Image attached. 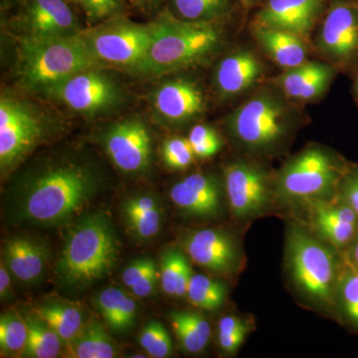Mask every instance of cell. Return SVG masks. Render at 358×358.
<instances>
[{"mask_svg": "<svg viewBox=\"0 0 358 358\" xmlns=\"http://www.w3.org/2000/svg\"><path fill=\"white\" fill-rule=\"evenodd\" d=\"M265 0H237L239 6L242 7V9L245 11L251 10V9L255 8V7L262 4Z\"/></svg>", "mask_w": 358, "mask_h": 358, "instance_id": "obj_45", "label": "cell"}, {"mask_svg": "<svg viewBox=\"0 0 358 358\" xmlns=\"http://www.w3.org/2000/svg\"><path fill=\"white\" fill-rule=\"evenodd\" d=\"M27 343L22 357L31 358H55L62 350L64 341L48 324L38 317H27Z\"/></svg>", "mask_w": 358, "mask_h": 358, "instance_id": "obj_31", "label": "cell"}, {"mask_svg": "<svg viewBox=\"0 0 358 358\" xmlns=\"http://www.w3.org/2000/svg\"><path fill=\"white\" fill-rule=\"evenodd\" d=\"M11 3V0H1V4L2 7H6L7 6H9V4Z\"/></svg>", "mask_w": 358, "mask_h": 358, "instance_id": "obj_48", "label": "cell"}, {"mask_svg": "<svg viewBox=\"0 0 358 358\" xmlns=\"http://www.w3.org/2000/svg\"><path fill=\"white\" fill-rule=\"evenodd\" d=\"M227 289L222 282L206 275L193 274L188 286V300L195 307L214 310L222 307Z\"/></svg>", "mask_w": 358, "mask_h": 358, "instance_id": "obj_32", "label": "cell"}, {"mask_svg": "<svg viewBox=\"0 0 358 358\" xmlns=\"http://www.w3.org/2000/svg\"><path fill=\"white\" fill-rule=\"evenodd\" d=\"M92 55L102 66L136 73L152 39V25L140 24L122 16L82 31Z\"/></svg>", "mask_w": 358, "mask_h": 358, "instance_id": "obj_8", "label": "cell"}, {"mask_svg": "<svg viewBox=\"0 0 358 358\" xmlns=\"http://www.w3.org/2000/svg\"><path fill=\"white\" fill-rule=\"evenodd\" d=\"M317 47L329 63L350 68L358 61V0H333L317 36Z\"/></svg>", "mask_w": 358, "mask_h": 358, "instance_id": "obj_11", "label": "cell"}, {"mask_svg": "<svg viewBox=\"0 0 358 358\" xmlns=\"http://www.w3.org/2000/svg\"><path fill=\"white\" fill-rule=\"evenodd\" d=\"M159 275L157 263L152 258L143 257L127 266L122 274V280L129 289Z\"/></svg>", "mask_w": 358, "mask_h": 358, "instance_id": "obj_39", "label": "cell"}, {"mask_svg": "<svg viewBox=\"0 0 358 358\" xmlns=\"http://www.w3.org/2000/svg\"><path fill=\"white\" fill-rule=\"evenodd\" d=\"M336 73L338 68L331 63L307 60L292 69L284 70L272 84L291 102H313L326 93Z\"/></svg>", "mask_w": 358, "mask_h": 358, "instance_id": "obj_19", "label": "cell"}, {"mask_svg": "<svg viewBox=\"0 0 358 358\" xmlns=\"http://www.w3.org/2000/svg\"><path fill=\"white\" fill-rule=\"evenodd\" d=\"M171 13L176 17L197 22H220L232 10L231 0H169Z\"/></svg>", "mask_w": 358, "mask_h": 358, "instance_id": "obj_30", "label": "cell"}, {"mask_svg": "<svg viewBox=\"0 0 358 358\" xmlns=\"http://www.w3.org/2000/svg\"><path fill=\"white\" fill-rule=\"evenodd\" d=\"M162 159L169 169L182 171L192 166L195 154L189 140L182 136L167 138L162 147Z\"/></svg>", "mask_w": 358, "mask_h": 358, "instance_id": "obj_36", "label": "cell"}, {"mask_svg": "<svg viewBox=\"0 0 358 358\" xmlns=\"http://www.w3.org/2000/svg\"><path fill=\"white\" fill-rule=\"evenodd\" d=\"M171 326L185 352L199 353L208 345L211 327L201 315L188 310H178L169 315Z\"/></svg>", "mask_w": 358, "mask_h": 358, "instance_id": "obj_27", "label": "cell"}, {"mask_svg": "<svg viewBox=\"0 0 358 358\" xmlns=\"http://www.w3.org/2000/svg\"><path fill=\"white\" fill-rule=\"evenodd\" d=\"M339 187L341 199L345 200L358 216V169H346Z\"/></svg>", "mask_w": 358, "mask_h": 358, "instance_id": "obj_40", "label": "cell"}, {"mask_svg": "<svg viewBox=\"0 0 358 358\" xmlns=\"http://www.w3.org/2000/svg\"><path fill=\"white\" fill-rule=\"evenodd\" d=\"M150 25L152 39L138 74L157 76L202 64L224 42L220 22L186 21L164 11Z\"/></svg>", "mask_w": 358, "mask_h": 358, "instance_id": "obj_2", "label": "cell"}, {"mask_svg": "<svg viewBox=\"0 0 358 358\" xmlns=\"http://www.w3.org/2000/svg\"><path fill=\"white\" fill-rule=\"evenodd\" d=\"M157 117L171 126L195 121L206 110V98L199 85L186 78H176L160 85L152 96Z\"/></svg>", "mask_w": 358, "mask_h": 358, "instance_id": "obj_15", "label": "cell"}, {"mask_svg": "<svg viewBox=\"0 0 358 358\" xmlns=\"http://www.w3.org/2000/svg\"><path fill=\"white\" fill-rule=\"evenodd\" d=\"M171 199L188 215L213 217L221 211L222 192L217 179L210 174L193 173L171 187Z\"/></svg>", "mask_w": 358, "mask_h": 358, "instance_id": "obj_20", "label": "cell"}, {"mask_svg": "<svg viewBox=\"0 0 358 358\" xmlns=\"http://www.w3.org/2000/svg\"><path fill=\"white\" fill-rule=\"evenodd\" d=\"M131 6L143 13H152L159 8L164 0H126Z\"/></svg>", "mask_w": 358, "mask_h": 358, "instance_id": "obj_44", "label": "cell"}, {"mask_svg": "<svg viewBox=\"0 0 358 358\" xmlns=\"http://www.w3.org/2000/svg\"><path fill=\"white\" fill-rule=\"evenodd\" d=\"M10 271L3 260L0 264V298L2 301L9 300L11 296Z\"/></svg>", "mask_w": 358, "mask_h": 358, "instance_id": "obj_43", "label": "cell"}, {"mask_svg": "<svg viewBox=\"0 0 358 358\" xmlns=\"http://www.w3.org/2000/svg\"><path fill=\"white\" fill-rule=\"evenodd\" d=\"M224 185L231 211L236 217L257 215L268 200V178L263 169L247 162H236L224 169Z\"/></svg>", "mask_w": 358, "mask_h": 358, "instance_id": "obj_14", "label": "cell"}, {"mask_svg": "<svg viewBox=\"0 0 358 358\" xmlns=\"http://www.w3.org/2000/svg\"><path fill=\"white\" fill-rule=\"evenodd\" d=\"M82 9L90 24L119 17L126 11V0H69Z\"/></svg>", "mask_w": 358, "mask_h": 358, "instance_id": "obj_35", "label": "cell"}, {"mask_svg": "<svg viewBox=\"0 0 358 358\" xmlns=\"http://www.w3.org/2000/svg\"><path fill=\"white\" fill-rule=\"evenodd\" d=\"M67 357L73 358H113L119 355V348L105 327L96 320L85 324L70 343H66Z\"/></svg>", "mask_w": 358, "mask_h": 358, "instance_id": "obj_25", "label": "cell"}, {"mask_svg": "<svg viewBox=\"0 0 358 358\" xmlns=\"http://www.w3.org/2000/svg\"><path fill=\"white\" fill-rule=\"evenodd\" d=\"M247 334H217L219 345L225 352H235L244 343Z\"/></svg>", "mask_w": 358, "mask_h": 358, "instance_id": "obj_42", "label": "cell"}, {"mask_svg": "<svg viewBox=\"0 0 358 358\" xmlns=\"http://www.w3.org/2000/svg\"><path fill=\"white\" fill-rule=\"evenodd\" d=\"M16 74L28 91L48 90L81 71L100 68L82 32L46 39L20 38Z\"/></svg>", "mask_w": 358, "mask_h": 358, "instance_id": "obj_4", "label": "cell"}, {"mask_svg": "<svg viewBox=\"0 0 358 358\" xmlns=\"http://www.w3.org/2000/svg\"><path fill=\"white\" fill-rule=\"evenodd\" d=\"M339 289L346 315L358 326V268L350 261L345 266Z\"/></svg>", "mask_w": 358, "mask_h": 358, "instance_id": "obj_38", "label": "cell"}, {"mask_svg": "<svg viewBox=\"0 0 358 358\" xmlns=\"http://www.w3.org/2000/svg\"><path fill=\"white\" fill-rule=\"evenodd\" d=\"M249 327L246 322L234 315H226L219 320L217 334H232L248 333Z\"/></svg>", "mask_w": 358, "mask_h": 358, "instance_id": "obj_41", "label": "cell"}, {"mask_svg": "<svg viewBox=\"0 0 358 358\" xmlns=\"http://www.w3.org/2000/svg\"><path fill=\"white\" fill-rule=\"evenodd\" d=\"M313 219L322 237L338 248L350 244L358 232V216L345 200L329 203L327 200H315Z\"/></svg>", "mask_w": 358, "mask_h": 358, "instance_id": "obj_21", "label": "cell"}, {"mask_svg": "<svg viewBox=\"0 0 358 358\" xmlns=\"http://www.w3.org/2000/svg\"><path fill=\"white\" fill-rule=\"evenodd\" d=\"M119 260V242L110 220L93 213L78 221L68 232L57 264L59 282L83 289L107 277Z\"/></svg>", "mask_w": 358, "mask_h": 358, "instance_id": "obj_3", "label": "cell"}, {"mask_svg": "<svg viewBox=\"0 0 358 358\" xmlns=\"http://www.w3.org/2000/svg\"><path fill=\"white\" fill-rule=\"evenodd\" d=\"M288 259L299 288L315 301L329 303L333 299L338 267L331 250L293 225L288 236Z\"/></svg>", "mask_w": 358, "mask_h": 358, "instance_id": "obj_7", "label": "cell"}, {"mask_svg": "<svg viewBox=\"0 0 358 358\" xmlns=\"http://www.w3.org/2000/svg\"><path fill=\"white\" fill-rule=\"evenodd\" d=\"M346 169L324 148H307L282 167L278 190L289 200L324 199L339 187Z\"/></svg>", "mask_w": 358, "mask_h": 358, "instance_id": "obj_6", "label": "cell"}, {"mask_svg": "<svg viewBox=\"0 0 358 358\" xmlns=\"http://www.w3.org/2000/svg\"><path fill=\"white\" fill-rule=\"evenodd\" d=\"M352 94L353 98H355V101L358 105V71L357 75H355V81H353Z\"/></svg>", "mask_w": 358, "mask_h": 358, "instance_id": "obj_47", "label": "cell"}, {"mask_svg": "<svg viewBox=\"0 0 358 358\" xmlns=\"http://www.w3.org/2000/svg\"><path fill=\"white\" fill-rule=\"evenodd\" d=\"M44 134L43 122L28 103L2 94L0 99V169L18 164Z\"/></svg>", "mask_w": 358, "mask_h": 358, "instance_id": "obj_10", "label": "cell"}, {"mask_svg": "<svg viewBox=\"0 0 358 358\" xmlns=\"http://www.w3.org/2000/svg\"><path fill=\"white\" fill-rule=\"evenodd\" d=\"M141 346L150 357L166 358L173 352V341L164 327L159 322H150L140 334Z\"/></svg>", "mask_w": 358, "mask_h": 358, "instance_id": "obj_34", "label": "cell"}, {"mask_svg": "<svg viewBox=\"0 0 358 358\" xmlns=\"http://www.w3.org/2000/svg\"><path fill=\"white\" fill-rule=\"evenodd\" d=\"M159 267L160 284L164 293L176 298L186 296L193 272L185 254L178 248L166 250Z\"/></svg>", "mask_w": 358, "mask_h": 358, "instance_id": "obj_28", "label": "cell"}, {"mask_svg": "<svg viewBox=\"0 0 358 358\" xmlns=\"http://www.w3.org/2000/svg\"><path fill=\"white\" fill-rule=\"evenodd\" d=\"M28 329L25 319L17 313L7 312L0 317V350L2 355H21L27 343Z\"/></svg>", "mask_w": 358, "mask_h": 358, "instance_id": "obj_33", "label": "cell"}, {"mask_svg": "<svg viewBox=\"0 0 358 358\" xmlns=\"http://www.w3.org/2000/svg\"><path fill=\"white\" fill-rule=\"evenodd\" d=\"M95 301L106 324L115 333H124L134 326L138 307L134 299L121 289H105Z\"/></svg>", "mask_w": 358, "mask_h": 358, "instance_id": "obj_26", "label": "cell"}, {"mask_svg": "<svg viewBox=\"0 0 358 358\" xmlns=\"http://www.w3.org/2000/svg\"><path fill=\"white\" fill-rule=\"evenodd\" d=\"M182 247L193 262L211 272L228 274L237 267L236 243L223 231H195L182 240Z\"/></svg>", "mask_w": 358, "mask_h": 358, "instance_id": "obj_18", "label": "cell"}, {"mask_svg": "<svg viewBox=\"0 0 358 358\" xmlns=\"http://www.w3.org/2000/svg\"><path fill=\"white\" fill-rule=\"evenodd\" d=\"M188 140L192 143L195 157L209 159L218 154L222 148V141L217 131L207 124H195L190 129Z\"/></svg>", "mask_w": 358, "mask_h": 358, "instance_id": "obj_37", "label": "cell"}, {"mask_svg": "<svg viewBox=\"0 0 358 358\" xmlns=\"http://www.w3.org/2000/svg\"><path fill=\"white\" fill-rule=\"evenodd\" d=\"M69 3V0H22L14 18L20 38H56L83 31Z\"/></svg>", "mask_w": 358, "mask_h": 358, "instance_id": "obj_12", "label": "cell"}, {"mask_svg": "<svg viewBox=\"0 0 358 358\" xmlns=\"http://www.w3.org/2000/svg\"><path fill=\"white\" fill-rule=\"evenodd\" d=\"M350 262L358 268V237L352 245V252H350Z\"/></svg>", "mask_w": 358, "mask_h": 358, "instance_id": "obj_46", "label": "cell"}, {"mask_svg": "<svg viewBox=\"0 0 358 358\" xmlns=\"http://www.w3.org/2000/svg\"><path fill=\"white\" fill-rule=\"evenodd\" d=\"M265 75V65L248 49L231 52L214 71V87L219 98L230 100L254 88Z\"/></svg>", "mask_w": 358, "mask_h": 358, "instance_id": "obj_17", "label": "cell"}, {"mask_svg": "<svg viewBox=\"0 0 358 358\" xmlns=\"http://www.w3.org/2000/svg\"><path fill=\"white\" fill-rule=\"evenodd\" d=\"M103 145L110 160L126 173H140L150 166L152 136L138 119L113 124L103 136Z\"/></svg>", "mask_w": 358, "mask_h": 358, "instance_id": "obj_13", "label": "cell"}, {"mask_svg": "<svg viewBox=\"0 0 358 358\" xmlns=\"http://www.w3.org/2000/svg\"><path fill=\"white\" fill-rule=\"evenodd\" d=\"M35 315L60 336L64 343H70L85 326L79 308L64 303H48L35 310Z\"/></svg>", "mask_w": 358, "mask_h": 358, "instance_id": "obj_29", "label": "cell"}, {"mask_svg": "<svg viewBox=\"0 0 358 358\" xmlns=\"http://www.w3.org/2000/svg\"><path fill=\"white\" fill-rule=\"evenodd\" d=\"M45 95L90 117L115 110L124 98L121 87L100 68L81 71L66 78Z\"/></svg>", "mask_w": 358, "mask_h": 358, "instance_id": "obj_9", "label": "cell"}, {"mask_svg": "<svg viewBox=\"0 0 358 358\" xmlns=\"http://www.w3.org/2000/svg\"><path fill=\"white\" fill-rule=\"evenodd\" d=\"M122 213L129 231L138 239H152L162 226V208L154 196L148 194L129 197L122 205Z\"/></svg>", "mask_w": 358, "mask_h": 358, "instance_id": "obj_24", "label": "cell"}, {"mask_svg": "<svg viewBox=\"0 0 358 358\" xmlns=\"http://www.w3.org/2000/svg\"><path fill=\"white\" fill-rule=\"evenodd\" d=\"M289 102L277 87L261 89L231 113L228 131L240 145L251 152L274 150L294 128L296 115Z\"/></svg>", "mask_w": 358, "mask_h": 358, "instance_id": "obj_5", "label": "cell"}, {"mask_svg": "<svg viewBox=\"0 0 358 358\" xmlns=\"http://www.w3.org/2000/svg\"><path fill=\"white\" fill-rule=\"evenodd\" d=\"M327 2L329 0H265L252 25L285 30L308 41Z\"/></svg>", "mask_w": 358, "mask_h": 358, "instance_id": "obj_16", "label": "cell"}, {"mask_svg": "<svg viewBox=\"0 0 358 358\" xmlns=\"http://www.w3.org/2000/svg\"><path fill=\"white\" fill-rule=\"evenodd\" d=\"M252 33L259 46L275 64L288 70L308 60V40L294 33L252 25Z\"/></svg>", "mask_w": 358, "mask_h": 358, "instance_id": "obj_22", "label": "cell"}, {"mask_svg": "<svg viewBox=\"0 0 358 358\" xmlns=\"http://www.w3.org/2000/svg\"><path fill=\"white\" fill-rule=\"evenodd\" d=\"M99 187L93 169L75 162L47 166L26 183L17 215L26 222L55 225L83 210Z\"/></svg>", "mask_w": 358, "mask_h": 358, "instance_id": "obj_1", "label": "cell"}, {"mask_svg": "<svg viewBox=\"0 0 358 358\" xmlns=\"http://www.w3.org/2000/svg\"><path fill=\"white\" fill-rule=\"evenodd\" d=\"M4 262L18 281L29 284L43 274L48 251L43 245L29 238L14 237L4 246Z\"/></svg>", "mask_w": 358, "mask_h": 358, "instance_id": "obj_23", "label": "cell"}]
</instances>
